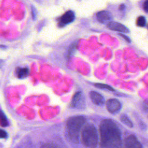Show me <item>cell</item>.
<instances>
[{
    "mask_svg": "<svg viewBox=\"0 0 148 148\" xmlns=\"http://www.w3.org/2000/svg\"><path fill=\"white\" fill-rule=\"evenodd\" d=\"M99 132L102 147H120L121 146L120 130L112 120H102L99 125Z\"/></svg>",
    "mask_w": 148,
    "mask_h": 148,
    "instance_id": "cell-1",
    "label": "cell"
},
{
    "mask_svg": "<svg viewBox=\"0 0 148 148\" xmlns=\"http://www.w3.org/2000/svg\"><path fill=\"white\" fill-rule=\"evenodd\" d=\"M86 119L82 116H76L70 117L66 122V135L68 139L73 142H77L79 133Z\"/></svg>",
    "mask_w": 148,
    "mask_h": 148,
    "instance_id": "cell-2",
    "label": "cell"
},
{
    "mask_svg": "<svg viewBox=\"0 0 148 148\" xmlns=\"http://www.w3.org/2000/svg\"><path fill=\"white\" fill-rule=\"evenodd\" d=\"M83 144L88 147H95L98 143V134L94 125L87 124L86 125L82 133Z\"/></svg>",
    "mask_w": 148,
    "mask_h": 148,
    "instance_id": "cell-3",
    "label": "cell"
},
{
    "mask_svg": "<svg viewBox=\"0 0 148 148\" xmlns=\"http://www.w3.org/2000/svg\"><path fill=\"white\" fill-rule=\"evenodd\" d=\"M71 106L72 108L81 109L85 106V98L83 93L78 91L73 95L71 101Z\"/></svg>",
    "mask_w": 148,
    "mask_h": 148,
    "instance_id": "cell-4",
    "label": "cell"
},
{
    "mask_svg": "<svg viewBox=\"0 0 148 148\" xmlns=\"http://www.w3.org/2000/svg\"><path fill=\"white\" fill-rule=\"evenodd\" d=\"M106 105L108 110L111 113H117L118 112H119L121 108V105L120 102L117 99L114 98L108 100Z\"/></svg>",
    "mask_w": 148,
    "mask_h": 148,
    "instance_id": "cell-5",
    "label": "cell"
},
{
    "mask_svg": "<svg viewBox=\"0 0 148 148\" xmlns=\"http://www.w3.org/2000/svg\"><path fill=\"white\" fill-rule=\"evenodd\" d=\"M75 18V15L73 12L69 10L65 12L60 18L59 25L60 26H64L66 24L72 23Z\"/></svg>",
    "mask_w": 148,
    "mask_h": 148,
    "instance_id": "cell-6",
    "label": "cell"
},
{
    "mask_svg": "<svg viewBox=\"0 0 148 148\" xmlns=\"http://www.w3.org/2000/svg\"><path fill=\"white\" fill-rule=\"evenodd\" d=\"M125 145L130 148H140L142 147L141 143L139 142L136 137L134 135L128 136L125 140Z\"/></svg>",
    "mask_w": 148,
    "mask_h": 148,
    "instance_id": "cell-7",
    "label": "cell"
},
{
    "mask_svg": "<svg viewBox=\"0 0 148 148\" xmlns=\"http://www.w3.org/2000/svg\"><path fill=\"white\" fill-rule=\"evenodd\" d=\"M107 27L109 29L116 31L121 32H129V29L123 24L115 22V21H110L108 23Z\"/></svg>",
    "mask_w": 148,
    "mask_h": 148,
    "instance_id": "cell-8",
    "label": "cell"
},
{
    "mask_svg": "<svg viewBox=\"0 0 148 148\" xmlns=\"http://www.w3.org/2000/svg\"><path fill=\"white\" fill-rule=\"evenodd\" d=\"M90 97L92 102L94 104L98 106H103L104 105L105 99L101 94L92 91L90 92Z\"/></svg>",
    "mask_w": 148,
    "mask_h": 148,
    "instance_id": "cell-9",
    "label": "cell"
},
{
    "mask_svg": "<svg viewBox=\"0 0 148 148\" xmlns=\"http://www.w3.org/2000/svg\"><path fill=\"white\" fill-rule=\"evenodd\" d=\"M97 18L102 23H108L111 21L112 15L109 12L103 10L97 13Z\"/></svg>",
    "mask_w": 148,
    "mask_h": 148,
    "instance_id": "cell-10",
    "label": "cell"
},
{
    "mask_svg": "<svg viewBox=\"0 0 148 148\" xmlns=\"http://www.w3.org/2000/svg\"><path fill=\"white\" fill-rule=\"evenodd\" d=\"M17 76L20 79L26 77L29 75V69L27 68H17L16 71Z\"/></svg>",
    "mask_w": 148,
    "mask_h": 148,
    "instance_id": "cell-11",
    "label": "cell"
},
{
    "mask_svg": "<svg viewBox=\"0 0 148 148\" xmlns=\"http://www.w3.org/2000/svg\"><path fill=\"white\" fill-rule=\"evenodd\" d=\"M120 120L123 124H124L125 125L128 126V127L130 128L133 127V123L126 114H122L120 116Z\"/></svg>",
    "mask_w": 148,
    "mask_h": 148,
    "instance_id": "cell-12",
    "label": "cell"
},
{
    "mask_svg": "<svg viewBox=\"0 0 148 148\" xmlns=\"http://www.w3.org/2000/svg\"><path fill=\"white\" fill-rule=\"evenodd\" d=\"M0 124L2 127H6L8 125V119L2 110H0Z\"/></svg>",
    "mask_w": 148,
    "mask_h": 148,
    "instance_id": "cell-13",
    "label": "cell"
},
{
    "mask_svg": "<svg viewBox=\"0 0 148 148\" xmlns=\"http://www.w3.org/2000/svg\"><path fill=\"white\" fill-rule=\"evenodd\" d=\"M95 86L99 88H101V89H105V90H110V91H114V88L108 85V84H102V83H97L95 84Z\"/></svg>",
    "mask_w": 148,
    "mask_h": 148,
    "instance_id": "cell-14",
    "label": "cell"
},
{
    "mask_svg": "<svg viewBox=\"0 0 148 148\" xmlns=\"http://www.w3.org/2000/svg\"><path fill=\"white\" fill-rule=\"evenodd\" d=\"M146 23V19L143 16H139L136 20V24L139 27H145Z\"/></svg>",
    "mask_w": 148,
    "mask_h": 148,
    "instance_id": "cell-15",
    "label": "cell"
},
{
    "mask_svg": "<svg viewBox=\"0 0 148 148\" xmlns=\"http://www.w3.org/2000/svg\"><path fill=\"white\" fill-rule=\"evenodd\" d=\"M7 137V133L3 130L0 129V138H5Z\"/></svg>",
    "mask_w": 148,
    "mask_h": 148,
    "instance_id": "cell-16",
    "label": "cell"
},
{
    "mask_svg": "<svg viewBox=\"0 0 148 148\" xmlns=\"http://www.w3.org/2000/svg\"><path fill=\"white\" fill-rule=\"evenodd\" d=\"M143 8L144 10L146 12L148 13V0H146L144 2V3L143 4Z\"/></svg>",
    "mask_w": 148,
    "mask_h": 148,
    "instance_id": "cell-17",
    "label": "cell"
},
{
    "mask_svg": "<svg viewBox=\"0 0 148 148\" xmlns=\"http://www.w3.org/2000/svg\"><path fill=\"white\" fill-rule=\"evenodd\" d=\"M120 35H121L126 41H127L128 42H131V40H130V38H128V36H125V35H124V34H120Z\"/></svg>",
    "mask_w": 148,
    "mask_h": 148,
    "instance_id": "cell-18",
    "label": "cell"
},
{
    "mask_svg": "<svg viewBox=\"0 0 148 148\" xmlns=\"http://www.w3.org/2000/svg\"><path fill=\"white\" fill-rule=\"evenodd\" d=\"M124 8H125V5H124V4H122V5H121L120 6V8H119V9H120V10H123V9H124Z\"/></svg>",
    "mask_w": 148,
    "mask_h": 148,
    "instance_id": "cell-19",
    "label": "cell"
},
{
    "mask_svg": "<svg viewBox=\"0 0 148 148\" xmlns=\"http://www.w3.org/2000/svg\"><path fill=\"white\" fill-rule=\"evenodd\" d=\"M147 28H148V25H147Z\"/></svg>",
    "mask_w": 148,
    "mask_h": 148,
    "instance_id": "cell-20",
    "label": "cell"
}]
</instances>
